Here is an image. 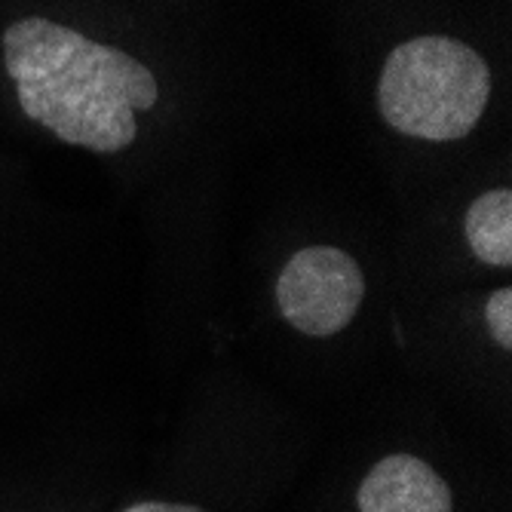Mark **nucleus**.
Instances as JSON below:
<instances>
[{"label":"nucleus","instance_id":"1","mask_svg":"<svg viewBox=\"0 0 512 512\" xmlns=\"http://www.w3.org/2000/svg\"><path fill=\"white\" fill-rule=\"evenodd\" d=\"M4 65L31 120L65 145L99 154L129 148L138 132L135 111H151L160 96L138 59L40 16L7 28Z\"/></svg>","mask_w":512,"mask_h":512},{"label":"nucleus","instance_id":"2","mask_svg":"<svg viewBox=\"0 0 512 512\" xmlns=\"http://www.w3.org/2000/svg\"><path fill=\"white\" fill-rule=\"evenodd\" d=\"M491 99V68L467 43L411 37L387 56L378 102L384 120L411 138L454 142L476 129Z\"/></svg>","mask_w":512,"mask_h":512},{"label":"nucleus","instance_id":"3","mask_svg":"<svg viewBox=\"0 0 512 512\" xmlns=\"http://www.w3.org/2000/svg\"><path fill=\"white\" fill-rule=\"evenodd\" d=\"M365 295L359 264L332 246L301 249L276 279V304L292 329L332 338L347 329Z\"/></svg>","mask_w":512,"mask_h":512},{"label":"nucleus","instance_id":"4","mask_svg":"<svg viewBox=\"0 0 512 512\" xmlns=\"http://www.w3.org/2000/svg\"><path fill=\"white\" fill-rule=\"evenodd\" d=\"M359 512H451V488L414 454H390L371 467L356 494Z\"/></svg>","mask_w":512,"mask_h":512},{"label":"nucleus","instance_id":"5","mask_svg":"<svg viewBox=\"0 0 512 512\" xmlns=\"http://www.w3.org/2000/svg\"><path fill=\"white\" fill-rule=\"evenodd\" d=\"M467 240L479 261L512 264V191H488L467 209Z\"/></svg>","mask_w":512,"mask_h":512},{"label":"nucleus","instance_id":"6","mask_svg":"<svg viewBox=\"0 0 512 512\" xmlns=\"http://www.w3.org/2000/svg\"><path fill=\"white\" fill-rule=\"evenodd\" d=\"M485 319H488L491 338H494L503 350H509V347H512V289H497V292L488 298Z\"/></svg>","mask_w":512,"mask_h":512},{"label":"nucleus","instance_id":"7","mask_svg":"<svg viewBox=\"0 0 512 512\" xmlns=\"http://www.w3.org/2000/svg\"><path fill=\"white\" fill-rule=\"evenodd\" d=\"M126 512H206L200 506L191 503H160V500H148V503H135Z\"/></svg>","mask_w":512,"mask_h":512}]
</instances>
